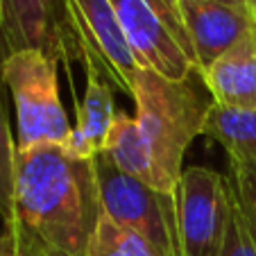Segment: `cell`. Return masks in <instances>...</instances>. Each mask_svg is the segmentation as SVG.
I'll list each match as a JSON object with an SVG mask.
<instances>
[{"label":"cell","instance_id":"7a4b0ae2","mask_svg":"<svg viewBox=\"0 0 256 256\" xmlns=\"http://www.w3.org/2000/svg\"><path fill=\"white\" fill-rule=\"evenodd\" d=\"M200 72L184 80H168L140 68L134 78L132 100L136 125L150 154L154 188L174 195L184 172V154L195 136L204 132L211 98L200 88Z\"/></svg>","mask_w":256,"mask_h":256},{"label":"cell","instance_id":"8fae6325","mask_svg":"<svg viewBox=\"0 0 256 256\" xmlns=\"http://www.w3.org/2000/svg\"><path fill=\"white\" fill-rule=\"evenodd\" d=\"M118 109L114 102V86L98 70L86 68V91L78 102V122L66 140V148L78 159H96L104 152L109 130Z\"/></svg>","mask_w":256,"mask_h":256},{"label":"cell","instance_id":"9c48e42d","mask_svg":"<svg viewBox=\"0 0 256 256\" xmlns=\"http://www.w3.org/2000/svg\"><path fill=\"white\" fill-rule=\"evenodd\" d=\"M177 5L198 72L206 70L218 57L256 30L254 12L242 7L211 0H177Z\"/></svg>","mask_w":256,"mask_h":256},{"label":"cell","instance_id":"3957f363","mask_svg":"<svg viewBox=\"0 0 256 256\" xmlns=\"http://www.w3.org/2000/svg\"><path fill=\"white\" fill-rule=\"evenodd\" d=\"M57 59L41 50H20L0 64V80L10 88L18 122V150L66 145L72 127L59 98Z\"/></svg>","mask_w":256,"mask_h":256},{"label":"cell","instance_id":"ac0fdd59","mask_svg":"<svg viewBox=\"0 0 256 256\" xmlns=\"http://www.w3.org/2000/svg\"><path fill=\"white\" fill-rule=\"evenodd\" d=\"M0 256H20L18 247H16V240L10 232L0 234Z\"/></svg>","mask_w":256,"mask_h":256},{"label":"cell","instance_id":"7c38bea8","mask_svg":"<svg viewBox=\"0 0 256 256\" xmlns=\"http://www.w3.org/2000/svg\"><path fill=\"white\" fill-rule=\"evenodd\" d=\"M202 134L218 140L232 159L256 164V109L242 112L211 102Z\"/></svg>","mask_w":256,"mask_h":256},{"label":"cell","instance_id":"9a60e30c","mask_svg":"<svg viewBox=\"0 0 256 256\" xmlns=\"http://www.w3.org/2000/svg\"><path fill=\"white\" fill-rule=\"evenodd\" d=\"M2 86H5V84H2V80H0V218H2V222L7 224L12 220V211H14L18 143H16L14 136H12Z\"/></svg>","mask_w":256,"mask_h":256},{"label":"cell","instance_id":"5bb4252c","mask_svg":"<svg viewBox=\"0 0 256 256\" xmlns=\"http://www.w3.org/2000/svg\"><path fill=\"white\" fill-rule=\"evenodd\" d=\"M84 256H168L138 232L118 224L102 213L93 229Z\"/></svg>","mask_w":256,"mask_h":256},{"label":"cell","instance_id":"277c9868","mask_svg":"<svg viewBox=\"0 0 256 256\" xmlns=\"http://www.w3.org/2000/svg\"><path fill=\"white\" fill-rule=\"evenodd\" d=\"M140 68L168 80L195 72L177 0H109Z\"/></svg>","mask_w":256,"mask_h":256},{"label":"cell","instance_id":"5b68a950","mask_svg":"<svg viewBox=\"0 0 256 256\" xmlns=\"http://www.w3.org/2000/svg\"><path fill=\"white\" fill-rule=\"evenodd\" d=\"M96 174L100 208L104 216L138 232L168 256H179L172 195L161 193L118 170L104 152L96 156Z\"/></svg>","mask_w":256,"mask_h":256},{"label":"cell","instance_id":"d6986e66","mask_svg":"<svg viewBox=\"0 0 256 256\" xmlns=\"http://www.w3.org/2000/svg\"><path fill=\"white\" fill-rule=\"evenodd\" d=\"M211 2H224V5H234V7H242V10L254 12V10H252V2H250V0H211Z\"/></svg>","mask_w":256,"mask_h":256},{"label":"cell","instance_id":"30bf717a","mask_svg":"<svg viewBox=\"0 0 256 256\" xmlns=\"http://www.w3.org/2000/svg\"><path fill=\"white\" fill-rule=\"evenodd\" d=\"M208 96L227 109H256V30L200 72Z\"/></svg>","mask_w":256,"mask_h":256},{"label":"cell","instance_id":"e0dca14e","mask_svg":"<svg viewBox=\"0 0 256 256\" xmlns=\"http://www.w3.org/2000/svg\"><path fill=\"white\" fill-rule=\"evenodd\" d=\"M220 256H256V238L252 234V229L247 227L240 208L234 202V195H232V213H229L227 238H224L222 254Z\"/></svg>","mask_w":256,"mask_h":256},{"label":"cell","instance_id":"2e32d148","mask_svg":"<svg viewBox=\"0 0 256 256\" xmlns=\"http://www.w3.org/2000/svg\"><path fill=\"white\" fill-rule=\"evenodd\" d=\"M229 188H232L234 202L240 208L247 227L256 238V164L229 156Z\"/></svg>","mask_w":256,"mask_h":256},{"label":"cell","instance_id":"4fadbf2b","mask_svg":"<svg viewBox=\"0 0 256 256\" xmlns=\"http://www.w3.org/2000/svg\"><path fill=\"white\" fill-rule=\"evenodd\" d=\"M104 154L114 161L118 170L140 179V182L154 188V172H152L150 154L145 150L134 116H127L122 112L116 114L104 143Z\"/></svg>","mask_w":256,"mask_h":256},{"label":"cell","instance_id":"8992f818","mask_svg":"<svg viewBox=\"0 0 256 256\" xmlns=\"http://www.w3.org/2000/svg\"><path fill=\"white\" fill-rule=\"evenodd\" d=\"M172 200L179 256L222 254L232 213V188L227 177L200 166L184 168Z\"/></svg>","mask_w":256,"mask_h":256},{"label":"cell","instance_id":"ba28073f","mask_svg":"<svg viewBox=\"0 0 256 256\" xmlns=\"http://www.w3.org/2000/svg\"><path fill=\"white\" fill-rule=\"evenodd\" d=\"M20 50H41L68 66L80 62L66 0H0V64Z\"/></svg>","mask_w":256,"mask_h":256},{"label":"cell","instance_id":"52a82bcc","mask_svg":"<svg viewBox=\"0 0 256 256\" xmlns=\"http://www.w3.org/2000/svg\"><path fill=\"white\" fill-rule=\"evenodd\" d=\"M70 28L78 41L80 62L93 68L114 88L132 96L136 72L140 70L134 59L127 36L109 0H66Z\"/></svg>","mask_w":256,"mask_h":256},{"label":"cell","instance_id":"ffe728a7","mask_svg":"<svg viewBox=\"0 0 256 256\" xmlns=\"http://www.w3.org/2000/svg\"><path fill=\"white\" fill-rule=\"evenodd\" d=\"M252 2V10H254V14H256V0H250Z\"/></svg>","mask_w":256,"mask_h":256},{"label":"cell","instance_id":"6da1fadb","mask_svg":"<svg viewBox=\"0 0 256 256\" xmlns=\"http://www.w3.org/2000/svg\"><path fill=\"white\" fill-rule=\"evenodd\" d=\"M100 216L96 159H78L64 145L18 150L5 232L20 256H84Z\"/></svg>","mask_w":256,"mask_h":256}]
</instances>
